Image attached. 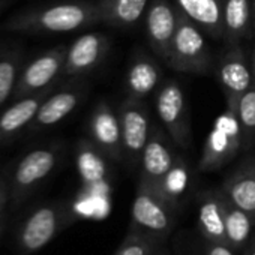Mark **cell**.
<instances>
[{"label":"cell","mask_w":255,"mask_h":255,"mask_svg":"<svg viewBox=\"0 0 255 255\" xmlns=\"http://www.w3.org/2000/svg\"><path fill=\"white\" fill-rule=\"evenodd\" d=\"M21 53L5 51L0 54V107L14 95L21 74Z\"/></svg>","instance_id":"cell-26"},{"label":"cell","mask_w":255,"mask_h":255,"mask_svg":"<svg viewBox=\"0 0 255 255\" xmlns=\"http://www.w3.org/2000/svg\"><path fill=\"white\" fill-rule=\"evenodd\" d=\"M59 150L56 147H39L26 153L14 168L9 183V200L20 204L32 194L56 168Z\"/></svg>","instance_id":"cell-8"},{"label":"cell","mask_w":255,"mask_h":255,"mask_svg":"<svg viewBox=\"0 0 255 255\" xmlns=\"http://www.w3.org/2000/svg\"><path fill=\"white\" fill-rule=\"evenodd\" d=\"M119 120L122 129L123 158L131 167L140 165L143 150L152 132V120L144 105V101L126 98L119 110Z\"/></svg>","instance_id":"cell-7"},{"label":"cell","mask_w":255,"mask_h":255,"mask_svg":"<svg viewBox=\"0 0 255 255\" xmlns=\"http://www.w3.org/2000/svg\"><path fill=\"white\" fill-rule=\"evenodd\" d=\"M252 27L255 33V0H252Z\"/></svg>","instance_id":"cell-33"},{"label":"cell","mask_w":255,"mask_h":255,"mask_svg":"<svg viewBox=\"0 0 255 255\" xmlns=\"http://www.w3.org/2000/svg\"><path fill=\"white\" fill-rule=\"evenodd\" d=\"M242 255H255V236L252 237L251 243L248 245V248L245 249V252Z\"/></svg>","instance_id":"cell-31"},{"label":"cell","mask_w":255,"mask_h":255,"mask_svg":"<svg viewBox=\"0 0 255 255\" xmlns=\"http://www.w3.org/2000/svg\"><path fill=\"white\" fill-rule=\"evenodd\" d=\"M240 150H243V140L239 119L236 110L227 107V110L216 117L212 131L204 141L198 170L203 173L218 171L230 164Z\"/></svg>","instance_id":"cell-3"},{"label":"cell","mask_w":255,"mask_h":255,"mask_svg":"<svg viewBox=\"0 0 255 255\" xmlns=\"http://www.w3.org/2000/svg\"><path fill=\"white\" fill-rule=\"evenodd\" d=\"M108 38L104 33L92 32L75 39L66 50L63 72L68 77H81L93 71L108 51Z\"/></svg>","instance_id":"cell-14"},{"label":"cell","mask_w":255,"mask_h":255,"mask_svg":"<svg viewBox=\"0 0 255 255\" xmlns=\"http://www.w3.org/2000/svg\"><path fill=\"white\" fill-rule=\"evenodd\" d=\"M150 0H99L101 23L113 27H132L144 15Z\"/></svg>","instance_id":"cell-23"},{"label":"cell","mask_w":255,"mask_h":255,"mask_svg":"<svg viewBox=\"0 0 255 255\" xmlns=\"http://www.w3.org/2000/svg\"><path fill=\"white\" fill-rule=\"evenodd\" d=\"M161 69L147 56H137L126 74V98L143 101L149 96L159 84Z\"/></svg>","instance_id":"cell-24"},{"label":"cell","mask_w":255,"mask_h":255,"mask_svg":"<svg viewBox=\"0 0 255 255\" xmlns=\"http://www.w3.org/2000/svg\"><path fill=\"white\" fill-rule=\"evenodd\" d=\"M107 156L92 140H81L77 146V168L78 174L89 189H101L107 186L108 165Z\"/></svg>","instance_id":"cell-20"},{"label":"cell","mask_w":255,"mask_h":255,"mask_svg":"<svg viewBox=\"0 0 255 255\" xmlns=\"http://www.w3.org/2000/svg\"><path fill=\"white\" fill-rule=\"evenodd\" d=\"M66 50V47H56L29 62L20 74L14 98L18 99L48 89L57 75L63 72Z\"/></svg>","instance_id":"cell-11"},{"label":"cell","mask_w":255,"mask_h":255,"mask_svg":"<svg viewBox=\"0 0 255 255\" xmlns=\"http://www.w3.org/2000/svg\"><path fill=\"white\" fill-rule=\"evenodd\" d=\"M221 191L255 221V156L237 165L224 179Z\"/></svg>","instance_id":"cell-16"},{"label":"cell","mask_w":255,"mask_h":255,"mask_svg":"<svg viewBox=\"0 0 255 255\" xmlns=\"http://www.w3.org/2000/svg\"><path fill=\"white\" fill-rule=\"evenodd\" d=\"M222 191L209 189L198 195V230L204 240L227 245Z\"/></svg>","instance_id":"cell-17"},{"label":"cell","mask_w":255,"mask_h":255,"mask_svg":"<svg viewBox=\"0 0 255 255\" xmlns=\"http://www.w3.org/2000/svg\"><path fill=\"white\" fill-rule=\"evenodd\" d=\"M168 65L182 74L203 75L212 69L213 59L204 32L182 11L171 45Z\"/></svg>","instance_id":"cell-2"},{"label":"cell","mask_w":255,"mask_h":255,"mask_svg":"<svg viewBox=\"0 0 255 255\" xmlns=\"http://www.w3.org/2000/svg\"><path fill=\"white\" fill-rule=\"evenodd\" d=\"M176 213L177 209L167 203L156 191L147 185L138 183L131 207L129 228L164 243L174 228Z\"/></svg>","instance_id":"cell-4"},{"label":"cell","mask_w":255,"mask_h":255,"mask_svg":"<svg viewBox=\"0 0 255 255\" xmlns=\"http://www.w3.org/2000/svg\"><path fill=\"white\" fill-rule=\"evenodd\" d=\"M83 95L84 93L81 89L71 87V89H63L51 96H47L35 120L29 126V129L36 132L57 125L77 108V105L83 99Z\"/></svg>","instance_id":"cell-18"},{"label":"cell","mask_w":255,"mask_h":255,"mask_svg":"<svg viewBox=\"0 0 255 255\" xmlns=\"http://www.w3.org/2000/svg\"><path fill=\"white\" fill-rule=\"evenodd\" d=\"M188 183H189L188 164L185 162V159H182V156H177L171 170L155 186H149V188L156 191L167 203H170L174 209L179 210L182 206V200L186 194Z\"/></svg>","instance_id":"cell-25"},{"label":"cell","mask_w":255,"mask_h":255,"mask_svg":"<svg viewBox=\"0 0 255 255\" xmlns=\"http://www.w3.org/2000/svg\"><path fill=\"white\" fill-rule=\"evenodd\" d=\"M168 134L158 125H152L149 141L143 150L140 161V179L138 183L155 186L174 165L177 155L173 150Z\"/></svg>","instance_id":"cell-12"},{"label":"cell","mask_w":255,"mask_h":255,"mask_svg":"<svg viewBox=\"0 0 255 255\" xmlns=\"http://www.w3.org/2000/svg\"><path fill=\"white\" fill-rule=\"evenodd\" d=\"M251 68H252V77H254V84H255V50L252 53V59H251Z\"/></svg>","instance_id":"cell-32"},{"label":"cell","mask_w":255,"mask_h":255,"mask_svg":"<svg viewBox=\"0 0 255 255\" xmlns=\"http://www.w3.org/2000/svg\"><path fill=\"white\" fill-rule=\"evenodd\" d=\"M222 18L227 45L242 44L252 27V0H222Z\"/></svg>","instance_id":"cell-22"},{"label":"cell","mask_w":255,"mask_h":255,"mask_svg":"<svg viewBox=\"0 0 255 255\" xmlns=\"http://www.w3.org/2000/svg\"><path fill=\"white\" fill-rule=\"evenodd\" d=\"M236 114L242 129L243 150L255 146V84L239 99Z\"/></svg>","instance_id":"cell-27"},{"label":"cell","mask_w":255,"mask_h":255,"mask_svg":"<svg viewBox=\"0 0 255 255\" xmlns=\"http://www.w3.org/2000/svg\"><path fill=\"white\" fill-rule=\"evenodd\" d=\"M218 80L225 95L227 107L234 108L239 99L254 86L252 68L242 44L228 45L218 65Z\"/></svg>","instance_id":"cell-9"},{"label":"cell","mask_w":255,"mask_h":255,"mask_svg":"<svg viewBox=\"0 0 255 255\" xmlns=\"http://www.w3.org/2000/svg\"><path fill=\"white\" fill-rule=\"evenodd\" d=\"M9 200V186L5 183V180L0 177V216L3 213V209Z\"/></svg>","instance_id":"cell-30"},{"label":"cell","mask_w":255,"mask_h":255,"mask_svg":"<svg viewBox=\"0 0 255 255\" xmlns=\"http://www.w3.org/2000/svg\"><path fill=\"white\" fill-rule=\"evenodd\" d=\"M179 11L191 18L206 35L224 39L222 0H176Z\"/></svg>","instance_id":"cell-19"},{"label":"cell","mask_w":255,"mask_h":255,"mask_svg":"<svg viewBox=\"0 0 255 255\" xmlns=\"http://www.w3.org/2000/svg\"><path fill=\"white\" fill-rule=\"evenodd\" d=\"M222 195H224L222 206H224L227 245L236 254L242 255L252 240V228H254L255 221L245 210L237 207L224 192Z\"/></svg>","instance_id":"cell-21"},{"label":"cell","mask_w":255,"mask_h":255,"mask_svg":"<svg viewBox=\"0 0 255 255\" xmlns=\"http://www.w3.org/2000/svg\"><path fill=\"white\" fill-rule=\"evenodd\" d=\"M90 140L99 147V150L110 161L123 159V144H122V129L119 114L107 101H99L89 120Z\"/></svg>","instance_id":"cell-13"},{"label":"cell","mask_w":255,"mask_h":255,"mask_svg":"<svg viewBox=\"0 0 255 255\" xmlns=\"http://www.w3.org/2000/svg\"><path fill=\"white\" fill-rule=\"evenodd\" d=\"M71 212L65 204L51 203L35 209L20 225L17 233L18 249L33 254L45 248L68 224Z\"/></svg>","instance_id":"cell-5"},{"label":"cell","mask_w":255,"mask_h":255,"mask_svg":"<svg viewBox=\"0 0 255 255\" xmlns=\"http://www.w3.org/2000/svg\"><path fill=\"white\" fill-rule=\"evenodd\" d=\"M101 23L98 3L63 2L15 15L6 29L29 33H66Z\"/></svg>","instance_id":"cell-1"},{"label":"cell","mask_w":255,"mask_h":255,"mask_svg":"<svg viewBox=\"0 0 255 255\" xmlns=\"http://www.w3.org/2000/svg\"><path fill=\"white\" fill-rule=\"evenodd\" d=\"M48 90H41L23 98H18L11 107L0 113V143H6L30 126L35 120L42 102L47 99Z\"/></svg>","instance_id":"cell-15"},{"label":"cell","mask_w":255,"mask_h":255,"mask_svg":"<svg viewBox=\"0 0 255 255\" xmlns=\"http://www.w3.org/2000/svg\"><path fill=\"white\" fill-rule=\"evenodd\" d=\"M0 231H2V216H0Z\"/></svg>","instance_id":"cell-34"},{"label":"cell","mask_w":255,"mask_h":255,"mask_svg":"<svg viewBox=\"0 0 255 255\" xmlns=\"http://www.w3.org/2000/svg\"><path fill=\"white\" fill-rule=\"evenodd\" d=\"M179 8L168 0H150L146 11V35L152 50L168 63L173 39L177 29Z\"/></svg>","instance_id":"cell-10"},{"label":"cell","mask_w":255,"mask_h":255,"mask_svg":"<svg viewBox=\"0 0 255 255\" xmlns=\"http://www.w3.org/2000/svg\"><path fill=\"white\" fill-rule=\"evenodd\" d=\"M161 245L162 243L156 242L155 239L141 234L134 228H129L123 243L120 245L114 255H155V251Z\"/></svg>","instance_id":"cell-28"},{"label":"cell","mask_w":255,"mask_h":255,"mask_svg":"<svg viewBox=\"0 0 255 255\" xmlns=\"http://www.w3.org/2000/svg\"><path fill=\"white\" fill-rule=\"evenodd\" d=\"M201 255H239L225 243H215L206 240L201 249Z\"/></svg>","instance_id":"cell-29"},{"label":"cell","mask_w":255,"mask_h":255,"mask_svg":"<svg viewBox=\"0 0 255 255\" xmlns=\"http://www.w3.org/2000/svg\"><path fill=\"white\" fill-rule=\"evenodd\" d=\"M156 113L165 132L173 144L182 149L191 144V123L186 98L180 84L174 80H167L158 90L155 98Z\"/></svg>","instance_id":"cell-6"}]
</instances>
